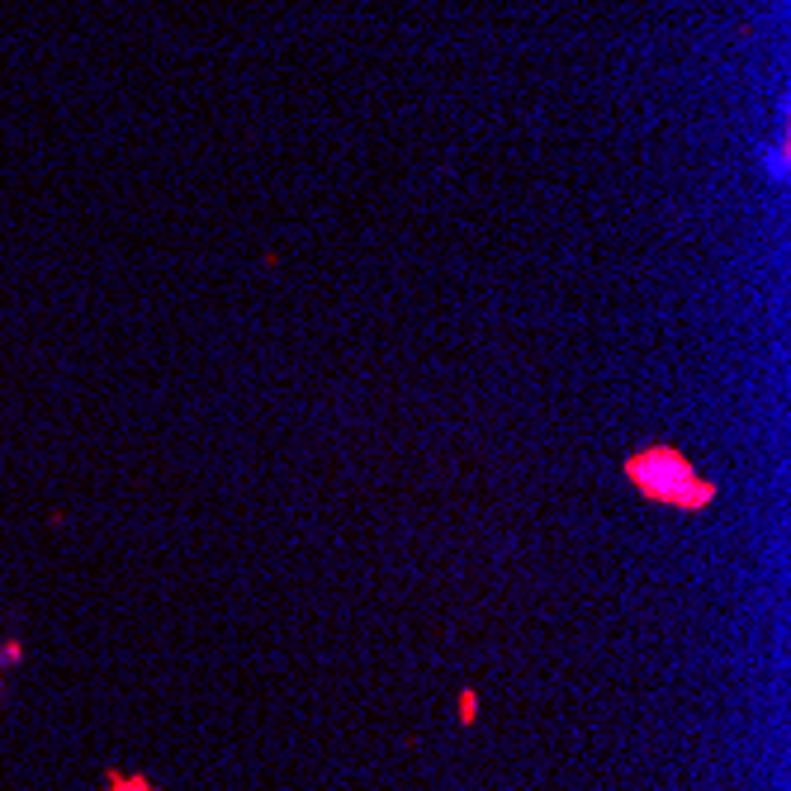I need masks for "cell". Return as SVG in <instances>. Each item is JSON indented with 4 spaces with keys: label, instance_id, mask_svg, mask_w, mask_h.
I'll use <instances>...</instances> for the list:
<instances>
[{
    "label": "cell",
    "instance_id": "2",
    "mask_svg": "<svg viewBox=\"0 0 791 791\" xmlns=\"http://www.w3.org/2000/svg\"><path fill=\"white\" fill-rule=\"evenodd\" d=\"M109 791H157L147 777H119L114 773V782H109Z\"/></svg>",
    "mask_w": 791,
    "mask_h": 791
},
{
    "label": "cell",
    "instance_id": "3",
    "mask_svg": "<svg viewBox=\"0 0 791 791\" xmlns=\"http://www.w3.org/2000/svg\"><path fill=\"white\" fill-rule=\"evenodd\" d=\"M474 716H479V697H474V692H469V687H465V692H460V720H465V725H469V720H474Z\"/></svg>",
    "mask_w": 791,
    "mask_h": 791
},
{
    "label": "cell",
    "instance_id": "1",
    "mask_svg": "<svg viewBox=\"0 0 791 791\" xmlns=\"http://www.w3.org/2000/svg\"><path fill=\"white\" fill-rule=\"evenodd\" d=\"M630 488L649 503H668L678 512H702L716 503V484L697 474V465L673 446H645L626 460Z\"/></svg>",
    "mask_w": 791,
    "mask_h": 791
}]
</instances>
